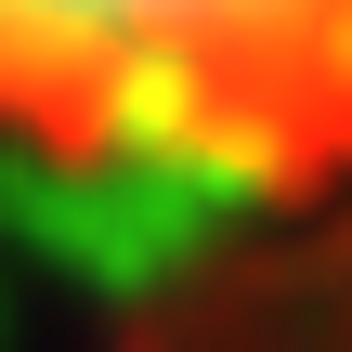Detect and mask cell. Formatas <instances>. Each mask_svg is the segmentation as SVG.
Instances as JSON below:
<instances>
[{
  "instance_id": "cell-1",
  "label": "cell",
  "mask_w": 352,
  "mask_h": 352,
  "mask_svg": "<svg viewBox=\"0 0 352 352\" xmlns=\"http://www.w3.org/2000/svg\"><path fill=\"white\" fill-rule=\"evenodd\" d=\"M0 131L235 196L352 183V0H0Z\"/></svg>"
}]
</instances>
